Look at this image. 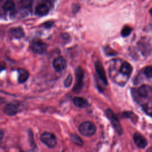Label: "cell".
Instances as JSON below:
<instances>
[{
  "label": "cell",
  "mask_w": 152,
  "mask_h": 152,
  "mask_svg": "<svg viewBox=\"0 0 152 152\" xmlns=\"http://www.w3.org/2000/svg\"><path fill=\"white\" fill-rule=\"evenodd\" d=\"M78 131L81 135L86 137H90L95 134L96 127L93 122L85 121L79 125Z\"/></svg>",
  "instance_id": "6da1fadb"
},
{
  "label": "cell",
  "mask_w": 152,
  "mask_h": 152,
  "mask_svg": "<svg viewBox=\"0 0 152 152\" xmlns=\"http://www.w3.org/2000/svg\"><path fill=\"white\" fill-rule=\"evenodd\" d=\"M106 114L115 131L119 135H121L123 132V129L116 115L110 109H107L106 110Z\"/></svg>",
  "instance_id": "7a4b0ae2"
},
{
  "label": "cell",
  "mask_w": 152,
  "mask_h": 152,
  "mask_svg": "<svg viewBox=\"0 0 152 152\" xmlns=\"http://www.w3.org/2000/svg\"><path fill=\"white\" fill-rule=\"evenodd\" d=\"M40 140L49 148H53L57 144L56 136L49 132H45L40 135Z\"/></svg>",
  "instance_id": "3957f363"
},
{
  "label": "cell",
  "mask_w": 152,
  "mask_h": 152,
  "mask_svg": "<svg viewBox=\"0 0 152 152\" xmlns=\"http://www.w3.org/2000/svg\"><path fill=\"white\" fill-rule=\"evenodd\" d=\"M84 71L81 66H78L75 70V84L73 88V91L75 93L79 92L83 86Z\"/></svg>",
  "instance_id": "277c9868"
},
{
  "label": "cell",
  "mask_w": 152,
  "mask_h": 152,
  "mask_svg": "<svg viewBox=\"0 0 152 152\" xmlns=\"http://www.w3.org/2000/svg\"><path fill=\"white\" fill-rule=\"evenodd\" d=\"M47 45L41 40H33L31 44V49L32 51L36 53H43L47 49Z\"/></svg>",
  "instance_id": "5b68a950"
},
{
  "label": "cell",
  "mask_w": 152,
  "mask_h": 152,
  "mask_svg": "<svg viewBox=\"0 0 152 152\" xmlns=\"http://www.w3.org/2000/svg\"><path fill=\"white\" fill-rule=\"evenodd\" d=\"M20 109V104L17 102L8 103L4 107L3 112L8 116H13L17 114Z\"/></svg>",
  "instance_id": "8992f818"
},
{
  "label": "cell",
  "mask_w": 152,
  "mask_h": 152,
  "mask_svg": "<svg viewBox=\"0 0 152 152\" xmlns=\"http://www.w3.org/2000/svg\"><path fill=\"white\" fill-rule=\"evenodd\" d=\"M95 66V69L96 71V73L97 75L99 76L100 80L104 84L107 85V80L106 77V75L104 69V68L102 64L100 61H96L94 64Z\"/></svg>",
  "instance_id": "52a82bcc"
},
{
  "label": "cell",
  "mask_w": 152,
  "mask_h": 152,
  "mask_svg": "<svg viewBox=\"0 0 152 152\" xmlns=\"http://www.w3.org/2000/svg\"><path fill=\"white\" fill-rule=\"evenodd\" d=\"M53 67L55 71L61 72L66 66V61L65 59L62 56H58L53 59Z\"/></svg>",
  "instance_id": "ba28073f"
},
{
  "label": "cell",
  "mask_w": 152,
  "mask_h": 152,
  "mask_svg": "<svg viewBox=\"0 0 152 152\" xmlns=\"http://www.w3.org/2000/svg\"><path fill=\"white\" fill-rule=\"evenodd\" d=\"M133 139L135 144L140 148H144L147 145V141L145 137L139 132H135L134 134Z\"/></svg>",
  "instance_id": "9c48e42d"
},
{
  "label": "cell",
  "mask_w": 152,
  "mask_h": 152,
  "mask_svg": "<svg viewBox=\"0 0 152 152\" xmlns=\"http://www.w3.org/2000/svg\"><path fill=\"white\" fill-rule=\"evenodd\" d=\"M137 93L140 97L147 98L152 93V88L147 85H143L137 89Z\"/></svg>",
  "instance_id": "30bf717a"
},
{
  "label": "cell",
  "mask_w": 152,
  "mask_h": 152,
  "mask_svg": "<svg viewBox=\"0 0 152 152\" xmlns=\"http://www.w3.org/2000/svg\"><path fill=\"white\" fill-rule=\"evenodd\" d=\"M10 34L12 37L15 39H21L24 36V30L21 27L12 28L10 31Z\"/></svg>",
  "instance_id": "8fae6325"
},
{
  "label": "cell",
  "mask_w": 152,
  "mask_h": 152,
  "mask_svg": "<svg viewBox=\"0 0 152 152\" xmlns=\"http://www.w3.org/2000/svg\"><path fill=\"white\" fill-rule=\"evenodd\" d=\"M18 81L20 83H25L29 77V73L27 70L24 68H20L18 69Z\"/></svg>",
  "instance_id": "7c38bea8"
},
{
  "label": "cell",
  "mask_w": 152,
  "mask_h": 152,
  "mask_svg": "<svg viewBox=\"0 0 152 152\" xmlns=\"http://www.w3.org/2000/svg\"><path fill=\"white\" fill-rule=\"evenodd\" d=\"M72 101L75 106L80 108L86 107L88 106V102H87V100L81 97L76 96L73 99Z\"/></svg>",
  "instance_id": "4fadbf2b"
},
{
  "label": "cell",
  "mask_w": 152,
  "mask_h": 152,
  "mask_svg": "<svg viewBox=\"0 0 152 152\" xmlns=\"http://www.w3.org/2000/svg\"><path fill=\"white\" fill-rule=\"evenodd\" d=\"M49 7L45 4H40L36 8V13L39 16L46 15L49 12Z\"/></svg>",
  "instance_id": "5bb4252c"
},
{
  "label": "cell",
  "mask_w": 152,
  "mask_h": 152,
  "mask_svg": "<svg viewBox=\"0 0 152 152\" xmlns=\"http://www.w3.org/2000/svg\"><path fill=\"white\" fill-rule=\"evenodd\" d=\"M132 71V67L130 64L125 62L122 64L120 68V72L125 75H129Z\"/></svg>",
  "instance_id": "9a60e30c"
},
{
  "label": "cell",
  "mask_w": 152,
  "mask_h": 152,
  "mask_svg": "<svg viewBox=\"0 0 152 152\" xmlns=\"http://www.w3.org/2000/svg\"><path fill=\"white\" fill-rule=\"evenodd\" d=\"M15 8V4L12 0L6 1L2 5V8L5 11H12Z\"/></svg>",
  "instance_id": "2e32d148"
},
{
  "label": "cell",
  "mask_w": 152,
  "mask_h": 152,
  "mask_svg": "<svg viewBox=\"0 0 152 152\" xmlns=\"http://www.w3.org/2000/svg\"><path fill=\"white\" fill-rule=\"evenodd\" d=\"M71 140L74 144L78 146H82L84 144V142L82 140V139L77 134H72L71 135Z\"/></svg>",
  "instance_id": "e0dca14e"
},
{
  "label": "cell",
  "mask_w": 152,
  "mask_h": 152,
  "mask_svg": "<svg viewBox=\"0 0 152 152\" xmlns=\"http://www.w3.org/2000/svg\"><path fill=\"white\" fill-rule=\"evenodd\" d=\"M132 31V28L129 26H125L122 31H121V35L122 37H126L130 34L131 32Z\"/></svg>",
  "instance_id": "ac0fdd59"
},
{
  "label": "cell",
  "mask_w": 152,
  "mask_h": 152,
  "mask_svg": "<svg viewBox=\"0 0 152 152\" xmlns=\"http://www.w3.org/2000/svg\"><path fill=\"white\" fill-rule=\"evenodd\" d=\"M20 5L23 8H28L32 4V0H21Z\"/></svg>",
  "instance_id": "d6986e66"
},
{
  "label": "cell",
  "mask_w": 152,
  "mask_h": 152,
  "mask_svg": "<svg viewBox=\"0 0 152 152\" xmlns=\"http://www.w3.org/2000/svg\"><path fill=\"white\" fill-rule=\"evenodd\" d=\"M72 82V75L71 74H69L68 75L67 77L64 80V86L65 87H69L71 85Z\"/></svg>",
  "instance_id": "ffe728a7"
},
{
  "label": "cell",
  "mask_w": 152,
  "mask_h": 152,
  "mask_svg": "<svg viewBox=\"0 0 152 152\" xmlns=\"http://www.w3.org/2000/svg\"><path fill=\"white\" fill-rule=\"evenodd\" d=\"M144 74L148 78L152 77V66H148L144 69Z\"/></svg>",
  "instance_id": "44dd1931"
},
{
  "label": "cell",
  "mask_w": 152,
  "mask_h": 152,
  "mask_svg": "<svg viewBox=\"0 0 152 152\" xmlns=\"http://www.w3.org/2000/svg\"><path fill=\"white\" fill-rule=\"evenodd\" d=\"M52 24H53V22H51V21H48V22L45 23V27H50Z\"/></svg>",
  "instance_id": "7402d4cb"
},
{
  "label": "cell",
  "mask_w": 152,
  "mask_h": 152,
  "mask_svg": "<svg viewBox=\"0 0 152 152\" xmlns=\"http://www.w3.org/2000/svg\"><path fill=\"white\" fill-rule=\"evenodd\" d=\"M3 136H4V132L1 129H0V140L2 139Z\"/></svg>",
  "instance_id": "603a6c76"
},
{
  "label": "cell",
  "mask_w": 152,
  "mask_h": 152,
  "mask_svg": "<svg viewBox=\"0 0 152 152\" xmlns=\"http://www.w3.org/2000/svg\"><path fill=\"white\" fill-rule=\"evenodd\" d=\"M4 69H5V67L1 64H0V72H1Z\"/></svg>",
  "instance_id": "cb8c5ba5"
},
{
  "label": "cell",
  "mask_w": 152,
  "mask_h": 152,
  "mask_svg": "<svg viewBox=\"0 0 152 152\" xmlns=\"http://www.w3.org/2000/svg\"><path fill=\"white\" fill-rule=\"evenodd\" d=\"M150 13H151V14L152 15V8L150 10Z\"/></svg>",
  "instance_id": "d4e9b609"
}]
</instances>
